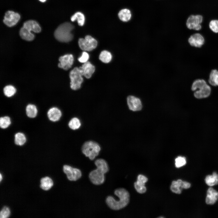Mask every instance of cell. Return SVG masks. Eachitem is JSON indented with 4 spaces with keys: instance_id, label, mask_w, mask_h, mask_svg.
I'll list each match as a JSON object with an SVG mask.
<instances>
[{
    "instance_id": "1",
    "label": "cell",
    "mask_w": 218,
    "mask_h": 218,
    "mask_svg": "<svg viewBox=\"0 0 218 218\" xmlns=\"http://www.w3.org/2000/svg\"><path fill=\"white\" fill-rule=\"evenodd\" d=\"M114 194L118 197L119 200H116L112 196H107L106 199V203L111 209L117 210L126 207L130 200V194L125 189L121 188L116 189Z\"/></svg>"
},
{
    "instance_id": "2",
    "label": "cell",
    "mask_w": 218,
    "mask_h": 218,
    "mask_svg": "<svg viewBox=\"0 0 218 218\" xmlns=\"http://www.w3.org/2000/svg\"><path fill=\"white\" fill-rule=\"evenodd\" d=\"M94 164L97 168L90 173L89 177L93 184L100 185L104 183L105 181L104 174L109 171V167L107 161L102 158L96 160Z\"/></svg>"
},
{
    "instance_id": "3",
    "label": "cell",
    "mask_w": 218,
    "mask_h": 218,
    "mask_svg": "<svg viewBox=\"0 0 218 218\" xmlns=\"http://www.w3.org/2000/svg\"><path fill=\"white\" fill-rule=\"evenodd\" d=\"M191 89L194 97L197 99L205 98L209 97L212 91L211 86L203 79H198L193 83Z\"/></svg>"
},
{
    "instance_id": "4",
    "label": "cell",
    "mask_w": 218,
    "mask_h": 218,
    "mask_svg": "<svg viewBox=\"0 0 218 218\" xmlns=\"http://www.w3.org/2000/svg\"><path fill=\"white\" fill-rule=\"evenodd\" d=\"M74 28V25L68 22L61 24L55 31L54 36L55 38L61 42H68L71 41L73 37L71 31Z\"/></svg>"
},
{
    "instance_id": "5",
    "label": "cell",
    "mask_w": 218,
    "mask_h": 218,
    "mask_svg": "<svg viewBox=\"0 0 218 218\" xmlns=\"http://www.w3.org/2000/svg\"><path fill=\"white\" fill-rule=\"evenodd\" d=\"M101 150L99 144L92 141H88L85 142L81 149L82 153L91 160H93L98 155Z\"/></svg>"
},
{
    "instance_id": "6",
    "label": "cell",
    "mask_w": 218,
    "mask_h": 218,
    "mask_svg": "<svg viewBox=\"0 0 218 218\" xmlns=\"http://www.w3.org/2000/svg\"><path fill=\"white\" fill-rule=\"evenodd\" d=\"M82 76L79 68L75 67L70 72V87L72 89L75 90L81 88L83 81Z\"/></svg>"
},
{
    "instance_id": "7",
    "label": "cell",
    "mask_w": 218,
    "mask_h": 218,
    "mask_svg": "<svg viewBox=\"0 0 218 218\" xmlns=\"http://www.w3.org/2000/svg\"><path fill=\"white\" fill-rule=\"evenodd\" d=\"M78 43L80 48L85 51H90L94 50L97 44V41L90 35L86 36L84 38H79Z\"/></svg>"
},
{
    "instance_id": "8",
    "label": "cell",
    "mask_w": 218,
    "mask_h": 218,
    "mask_svg": "<svg viewBox=\"0 0 218 218\" xmlns=\"http://www.w3.org/2000/svg\"><path fill=\"white\" fill-rule=\"evenodd\" d=\"M203 20V16L200 15H190L187 19L186 25L190 30L199 31L202 28L201 24Z\"/></svg>"
},
{
    "instance_id": "9",
    "label": "cell",
    "mask_w": 218,
    "mask_h": 218,
    "mask_svg": "<svg viewBox=\"0 0 218 218\" xmlns=\"http://www.w3.org/2000/svg\"><path fill=\"white\" fill-rule=\"evenodd\" d=\"M63 170L66 174L68 179L70 181H76L80 179L82 176V172L79 169L73 168L68 165H64Z\"/></svg>"
},
{
    "instance_id": "10",
    "label": "cell",
    "mask_w": 218,
    "mask_h": 218,
    "mask_svg": "<svg viewBox=\"0 0 218 218\" xmlns=\"http://www.w3.org/2000/svg\"><path fill=\"white\" fill-rule=\"evenodd\" d=\"M188 42L192 47L200 48L204 45L205 39L202 34L197 32L192 34L189 36Z\"/></svg>"
},
{
    "instance_id": "11",
    "label": "cell",
    "mask_w": 218,
    "mask_h": 218,
    "mask_svg": "<svg viewBox=\"0 0 218 218\" xmlns=\"http://www.w3.org/2000/svg\"><path fill=\"white\" fill-rule=\"evenodd\" d=\"M20 18V15L18 13L8 11L5 13L3 21L6 25L11 27L17 23Z\"/></svg>"
},
{
    "instance_id": "12",
    "label": "cell",
    "mask_w": 218,
    "mask_h": 218,
    "mask_svg": "<svg viewBox=\"0 0 218 218\" xmlns=\"http://www.w3.org/2000/svg\"><path fill=\"white\" fill-rule=\"evenodd\" d=\"M60 63L58 67L64 70H67L71 68L73 63L74 58L72 54H67L61 56L59 59Z\"/></svg>"
},
{
    "instance_id": "13",
    "label": "cell",
    "mask_w": 218,
    "mask_h": 218,
    "mask_svg": "<svg viewBox=\"0 0 218 218\" xmlns=\"http://www.w3.org/2000/svg\"><path fill=\"white\" fill-rule=\"evenodd\" d=\"M127 101L129 108L130 110L136 111L140 110L142 107L140 100L138 98L132 95L128 96Z\"/></svg>"
},
{
    "instance_id": "14",
    "label": "cell",
    "mask_w": 218,
    "mask_h": 218,
    "mask_svg": "<svg viewBox=\"0 0 218 218\" xmlns=\"http://www.w3.org/2000/svg\"><path fill=\"white\" fill-rule=\"evenodd\" d=\"M79 68L82 75L87 78H91L95 70V67L89 61L84 63Z\"/></svg>"
},
{
    "instance_id": "15",
    "label": "cell",
    "mask_w": 218,
    "mask_h": 218,
    "mask_svg": "<svg viewBox=\"0 0 218 218\" xmlns=\"http://www.w3.org/2000/svg\"><path fill=\"white\" fill-rule=\"evenodd\" d=\"M47 117L50 121L53 122L58 121L62 116L61 110L56 107L50 108L47 112Z\"/></svg>"
},
{
    "instance_id": "16",
    "label": "cell",
    "mask_w": 218,
    "mask_h": 218,
    "mask_svg": "<svg viewBox=\"0 0 218 218\" xmlns=\"http://www.w3.org/2000/svg\"><path fill=\"white\" fill-rule=\"evenodd\" d=\"M218 199V192L211 187H209L207 192L206 199V204L213 205L215 203Z\"/></svg>"
},
{
    "instance_id": "17",
    "label": "cell",
    "mask_w": 218,
    "mask_h": 218,
    "mask_svg": "<svg viewBox=\"0 0 218 218\" xmlns=\"http://www.w3.org/2000/svg\"><path fill=\"white\" fill-rule=\"evenodd\" d=\"M118 17L119 19L124 22L129 21L132 17L131 11L127 8H124L121 9L118 12Z\"/></svg>"
},
{
    "instance_id": "18",
    "label": "cell",
    "mask_w": 218,
    "mask_h": 218,
    "mask_svg": "<svg viewBox=\"0 0 218 218\" xmlns=\"http://www.w3.org/2000/svg\"><path fill=\"white\" fill-rule=\"evenodd\" d=\"M23 26L30 31L38 33L41 31V28L39 24L35 21L29 20L25 21L23 24Z\"/></svg>"
},
{
    "instance_id": "19",
    "label": "cell",
    "mask_w": 218,
    "mask_h": 218,
    "mask_svg": "<svg viewBox=\"0 0 218 218\" xmlns=\"http://www.w3.org/2000/svg\"><path fill=\"white\" fill-rule=\"evenodd\" d=\"M207 83L211 86H218V70L213 69L211 71Z\"/></svg>"
},
{
    "instance_id": "20",
    "label": "cell",
    "mask_w": 218,
    "mask_h": 218,
    "mask_svg": "<svg viewBox=\"0 0 218 218\" xmlns=\"http://www.w3.org/2000/svg\"><path fill=\"white\" fill-rule=\"evenodd\" d=\"M19 34L22 38L26 41H31L34 38V35L23 26L20 30Z\"/></svg>"
},
{
    "instance_id": "21",
    "label": "cell",
    "mask_w": 218,
    "mask_h": 218,
    "mask_svg": "<svg viewBox=\"0 0 218 218\" xmlns=\"http://www.w3.org/2000/svg\"><path fill=\"white\" fill-rule=\"evenodd\" d=\"M37 107L34 104H29L25 108V112L28 117L33 118L35 117L38 114Z\"/></svg>"
},
{
    "instance_id": "22",
    "label": "cell",
    "mask_w": 218,
    "mask_h": 218,
    "mask_svg": "<svg viewBox=\"0 0 218 218\" xmlns=\"http://www.w3.org/2000/svg\"><path fill=\"white\" fill-rule=\"evenodd\" d=\"M40 187L43 190H48L50 189L53 185V182L50 177H46L42 178L40 180Z\"/></svg>"
},
{
    "instance_id": "23",
    "label": "cell",
    "mask_w": 218,
    "mask_h": 218,
    "mask_svg": "<svg viewBox=\"0 0 218 218\" xmlns=\"http://www.w3.org/2000/svg\"><path fill=\"white\" fill-rule=\"evenodd\" d=\"M206 183L209 186L211 187L218 183V174L214 172L212 175H208L205 179Z\"/></svg>"
},
{
    "instance_id": "24",
    "label": "cell",
    "mask_w": 218,
    "mask_h": 218,
    "mask_svg": "<svg viewBox=\"0 0 218 218\" xmlns=\"http://www.w3.org/2000/svg\"><path fill=\"white\" fill-rule=\"evenodd\" d=\"M27 139L25 134L23 133L18 132L14 136V143L17 145L22 146L26 142Z\"/></svg>"
},
{
    "instance_id": "25",
    "label": "cell",
    "mask_w": 218,
    "mask_h": 218,
    "mask_svg": "<svg viewBox=\"0 0 218 218\" xmlns=\"http://www.w3.org/2000/svg\"><path fill=\"white\" fill-rule=\"evenodd\" d=\"M71 19L73 22L77 21L78 25L79 26H82L85 23V17L84 15L82 13L77 12L71 17Z\"/></svg>"
},
{
    "instance_id": "26",
    "label": "cell",
    "mask_w": 218,
    "mask_h": 218,
    "mask_svg": "<svg viewBox=\"0 0 218 218\" xmlns=\"http://www.w3.org/2000/svg\"><path fill=\"white\" fill-rule=\"evenodd\" d=\"M112 57V55L109 52L104 50L102 51L100 53L99 56V59L102 62L107 63L111 61Z\"/></svg>"
},
{
    "instance_id": "27",
    "label": "cell",
    "mask_w": 218,
    "mask_h": 218,
    "mask_svg": "<svg viewBox=\"0 0 218 218\" xmlns=\"http://www.w3.org/2000/svg\"><path fill=\"white\" fill-rule=\"evenodd\" d=\"M68 125L71 129L75 130L80 128L81 126V123L78 118L74 117L70 120L68 123Z\"/></svg>"
},
{
    "instance_id": "28",
    "label": "cell",
    "mask_w": 218,
    "mask_h": 218,
    "mask_svg": "<svg viewBox=\"0 0 218 218\" xmlns=\"http://www.w3.org/2000/svg\"><path fill=\"white\" fill-rule=\"evenodd\" d=\"M11 124L10 117L8 116H5L0 118V127L3 129L8 127Z\"/></svg>"
},
{
    "instance_id": "29",
    "label": "cell",
    "mask_w": 218,
    "mask_h": 218,
    "mask_svg": "<svg viewBox=\"0 0 218 218\" xmlns=\"http://www.w3.org/2000/svg\"><path fill=\"white\" fill-rule=\"evenodd\" d=\"M3 92L5 96L8 97H10L15 94L16 90L13 86L9 85L4 87Z\"/></svg>"
},
{
    "instance_id": "30",
    "label": "cell",
    "mask_w": 218,
    "mask_h": 218,
    "mask_svg": "<svg viewBox=\"0 0 218 218\" xmlns=\"http://www.w3.org/2000/svg\"><path fill=\"white\" fill-rule=\"evenodd\" d=\"M170 188L172 191L175 193L180 194L181 193L182 188L177 180L172 182Z\"/></svg>"
},
{
    "instance_id": "31",
    "label": "cell",
    "mask_w": 218,
    "mask_h": 218,
    "mask_svg": "<svg viewBox=\"0 0 218 218\" xmlns=\"http://www.w3.org/2000/svg\"><path fill=\"white\" fill-rule=\"evenodd\" d=\"M209 28L213 33H218V20H212L209 22Z\"/></svg>"
},
{
    "instance_id": "32",
    "label": "cell",
    "mask_w": 218,
    "mask_h": 218,
    "mask_svg": "<svg viewBox=\"0 0 218 218\" xmlns=\"http://www.w3.org/2000/svg\"><path fill=\"white\" fill-rule=\"evenodd\" d=\"M176 167L179 168L184 165L186 163V158L184 157L179 156L175 160Z\"/></svg>"
},
{
    "instance_id": "33",
    "label": "cell",
    "mask_w": 218,
    "mask_h": 218,
    "mask_svg": "<svg viewBox=\"0 0 218 218\" xmlns=\"http://www.w3.org/2000/svg\"><path fill=\"white\" fill-rule=\"evenodd\" d=\"M10 214V211L9 209L7 206H4L1 211L0 217L7 218L9 216Z\"/></svg>"
},
{
    "instance_id": "34",
    "label": "cell",
    "mask_w": 218,
    "mask_h": 218,
    "mask_svg": "<svg viewBox=\"0 0 218 218\" xmlns=\"http://www.w3.org/2000/svg\"><path fill=\"white\" fill-rule=\"evenodd\" d=\"M148 179L142 175H139L137 177V181L136 182L137 184L141 186H144L145 183L147 182Z\"/></svg>"
},
{
    "instance_id": "35",
    "label": "cell",
    "mask_w": 218,
    "mask_h": 218,
    "mask_svg": "<svg viewBox=\"0 0 218 218\" xmlns=\"http://www.w3.org/2000/svg\"><path fill=\"white\" fill-rule=\"evenodd\" d=\"M89 58V54L86 52L84 51L82 52L81 56L78 58V60L80 62L84 63L88 61Z\"/></svg>"
},
{
    "instance_id": "36",
    "label": "cell",
    "mask_w": 218,
    "mask_h": 218,
    "mask_svg": "<svg viewBox=\"0 0 218 218\" xmlns=\"http://www.w3.org/2000/svg\"><path fill=\"white\" fill-rule=\"evenodd\" d=\"M134 186L136 191L139 193H143L146 192L147 189L145 186L139 185L136 182H135L134 183Z\"/></svg>"
},
{
    "instance_id": "37",
    "label": "cell",
    "mask_w": 218,
    "mask_h": 218,
    "mask_svg": "<svg viewBox=\"0 0 218 218\" xmlns=\"http://www.w3.org/2000/svg\"><path fill=\"white\" fill-rule=\"evenodd\" d=\"M182 188L187 189L190 187V184L186 181H183L180 179L177 180Z\"/></svg>"
},
{
    "instance_id": "38",
    "label": "cell",
    "mask_w": 218,
    "mask_h": 218,
    "mask_svg": "<svg viewBox=\"0 0 218 218\" xmlns=\"http://www.w3.org/2000/svg\"><path fill=\"white\" fill-rule=\"evenodd\" d=\"M39 0L42 2H44L46 1V0Z\"/></svg>"
},
{
    "instance_id": "39",
    "label": "cell",
    "mask_w": 218,
    "mask_h": 218,
    "mask_svg": "<svg viewBox=\"0 0 218 218\" xmlns=\"http://www.w3.org/2000/svg\"><path fill=\"white\" fill-rule=\"evenodd\" d=\"M0 175V181H1L2 180V176L1 174V173Z\"/></svg>"
}]
</instances>
